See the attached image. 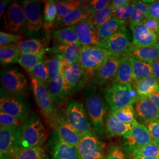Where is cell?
Returning a JSON list of instances; mask_svg holds the SVG:
<instances>
[{
    "instance_id": "obj_56",
    "label": "cell",
    "mask_w": 159,
    "mask_h": 159,
    "mask_svg": "<svg viewBox=\"0 0 159 159\" xmlns=\"http://www.w3.org/2000/svg\"><path fill=\"white\" fill-rule=\"evenodd\" d=\"M131 159H157L156 157H144L141 156L137 155H130L129 154V156Z\"/></svg>"
},
{
    "instance_id": "obj_60",
    "label": "cell",
    "mask_w": 159,
    "mask_h": 159,
    "mask_svg": "<svg viewBox=\"0 0 159 159\" xmlns=\"http://www.w3.org/2000/svg\"><path fill=\"white\" fill-rule=\"evenodd\" d=\"M157 159H159V156H157Z\"/></svg>"
},
{
    "instance_id": "obj_49",
    "label": "cell",
    "mask_w": 159,
    "mask_h": 159,
    "mask_svg": "<svg viewBox=\"0 0 159 159\" xmlns=\"http://www.w3.org/2000/svg\"><path fill=\"white\" fill-rule=\"evenodd\" d=\"M146 18L159 21V0L153 1L149 4Z\"/></svg>"
},
{
    "instance_id": "obj_37",
    "label": "cell",
    "mask_w": 159,
    "mask_h": 159,
    "mask_svg": "<svg viewBox=\"0 0 159 159\" xmlns=\"http://www.w3.org/2000/svg\"><path fill=\"white\" fill-rule=\"evenodd\" d=\"M136 3V1H129L125 5L113 9L112 18L128 23L134 11Z\"/></svg>"
},
{
    "instance_id": "obj_53",
    "label": "cell",
    "mask_w": 159,
    "mask_h": 159,
    "mask_svg": "<svg viewBox=\"0 0 159 159\" xmlns=\"http://www.w3.org/2000/svg\"><path fill=\"white\" fill-rule=\"evenodd\" d=\"M153 75L159 83V60L152 62Z\"/></svg>"
},
{
    "instance_id": "obj_23",
    "label": "cell",
    "mask_w": 159,
    "mask_h": 159,
    "mask_svg": "<svg viewBox=\"0 0 159 159\" xmlns=\"http://www.w3.org/2000/svg\"><path fill=\"white\" fill-rule=\"evenodd\" d=\"M48 91L52 102L55 104H61L70 94L66 89V85L61 73L55 79L49 81Z\"/></svg>"
},
{
    "instance_id": "obj_2",
    "label": "cell",
    "mask_w": 159,
    "mask_h": 159,
    "mask_svg": "<svg viewBox=\"0 0 159 159\" xmlns=\"http://www.w3.org/2000/svg\"><path fill=\"white\" fill-rule=\"evenodd\" d=\"M84 92L88 116L95 131L100 136H102L106 113L104 104L101 97L97 94L93 82L89 83Z\"/></svg>"
},
{
    "instance_id": "obj_1",
    "label": "cell",
    "mask_w": 159,
    "mask_h": 159,
    "mask_svg": "<svg viewBox=\"0 0 159 159\" xmlns=\"http://www.w3.org/2000/svg\"><path fill=\"white\" fill-rule=\"evenodd\" d=\"M20 145L24 148L42 147L47 139V133L43 121L37 114L29 115L20 127Z\"/></svg>"
},
{
    "instance_id": "obj_6",
    "label": "cell",
    "mask_w": 159,
    "mask_h": 159,
    "mask_svg": "<svg viewBox=\"0 0 159 159\" xmlns=\"http://www.w3.org/2000/svg\"><path fill=\"white\" fill-rule=\"evenodd\" d=\"M66 117L68 123L79 132L83 137L94 132L89 121L83 103L75 100L68 102Z\"/></svg>"
},
{
    "instance_id": "obj_18",
    "label": "cell",
    "mask_w": 159,
    "mask_h": 159,
    "mask_svg": "<svg viewBox=\"0 0 159 159\" xmlns=\"http://www.w3.org/2000/svg\"><path fill=\"white\" fill-rule=\"evenodd\" d=\"M54 129L64 142L73 146L77 147L83 138L79 132L68 123L66 118L58 114L54 121Z\"/></svg>"
},
{
    "instance_id": "obj_34",
    "label": "cell",
    "mask_w": 159,
    "mask_h": 159,
    "mask_svg": "<svg viewBox=\"0 0 159 159\" xmlns=\"http://www.w3.org/2000/svg\"><path fill=\"white\" fill-rule=\"evenodd\" d=\"M21 55L16 44L0 47V61L2 65L17 63Z\"/></svg>"
},
{
    "instance_id": "obj_14",
    "label": "cell",
    "mask_w": 159,
    "mask_h": 159,
    "mask_svg": "<svg viewBox=\"0 0 159 159\" xmlns=\"http://www.w3.org/2000/svg\"><path fill=\"white\" fill-rule=\"evenodd\" d=\"M75 26L80 44L81 46L100 47L106 41L98 33L96 27L90 20Z\"/></svg>"
},
{
    "instance_id": "obj_48",
    "label": "cell",
    "mask_w": 159,
    "mask_h": 159,
    "mask_svg": "<svg viewBox=\"0 0 159 159\" xmlns=\"http://www.w3.org/2000/svg\"><path fill=\"white\" fill-rule=\"evenodd\" d=\"M106 159H125L122 148L117 144L110 145L106 156Z\"/></svg>"
},
{
    "instance_id": "obj_31",
    "label": "cell",
    "mask_w": 159,
    "mask_h": 159,
    "mask_svg": "<svg viewBox=\"0 0 159 159\" xmlns=\"http://www.w3.org/2000/svg\"><path fill=\"white\" fill-rule=\"evenodd\" d=\"M128 23L111 18L107 22L97 28L100 35L105 40H107L122 28L127 26Z\"/></svg>"
},
{
    "instance_id": "obj_38",
    "label": "cell",
    "mask_w": 159,
    "mask_h": 159,
    "mask_svg": "<svg viewBox=\"0 0 159 159\" xmlns=\"http://www.w3.org/2000/svg\"><path fill=\"white\" fill-rule=\"evenodd\" d=\"M120 121L131 124L137 121L136 119V112L133 105H129L111 112Z\"/></svg>"
},
{
    "instance_id": "obj_61",
    "label": "cell",
    "mask_w": 159,
    "mask_h": 159,
    "mask_svg": "<svg viewBox=\"0 0 159 159\" xmlns=\"http://www.w3.org/2000/svg\"><path fill=\"white\" fill-rule=\"evenodd\" d=\"M128 159H131L130 158V157H128Z\"/></svg>"
},
{
    "instance_id": "obj_33",
    "label": "cell",
    "mask_w": 159,
    "mask_h": 159,
    "mask_svg": "<svg viewBox=\"0 0 159 159\" xmlns=\"http://www.w3.org/2000/svg\"><path fill=\"white\" fill-rule=\"evenodd\" d=\"M57 10V22H61L63 18L67 16L70 12L79 8L82 2L78 0L54 1Z\"/></svg>"
},
{
    "instance_id": "obj_46",
    "label": "cell",
    "mask_w": 159,
    "mask_h": 159,
    "mask_svg": "<svg viewBox=\"0 0 159 159\" xmlns=\"http://www.w3.org/2000/svg\"><path fill=\"white\" fill-rule=\"evenodd\" d=\"M25 120V119H24ZM24 120L18 119L8 114L0 111V125L1 127H20Z\"/></svg>"
},
{
    "instance_id": "obj_8",
    "label": "cell",
    "mask_w": 159,
    "mask_h": 159,
    "mask_svg": "<svg viewBox=\"0 0 159 159\" xmlns=\"http://www.w3.org/2000/svg\"><path fill=\"white\" fill-rule=\"evenodd\" d=\"M0 110L20 119H25L29 116V107L23 98L12 96L4 89H1Z\"/></svg>"
},
{
    "instance_id": "obj_27",
    "label": "cell",
    "mask_w": 159,
    "mask_h": 159,
    "mask_svg": "<svg viewBox=\"0 0 159 159\" xmlns=\"http://www.w3.org/2000/svg\"><path fill=\"white\" fill-rule=\"evenodd\" d=\"M16 45L21 54L44 55L46 52L43 43L38 39L23 40Z\"/></svg>"
},
{
    "instance_id": "obj_20",
    "label": "cell",
    "mask_w": 159,
    "mask_h": 159,
    "mask_svg": "<svg viewBox=\"0 0 159 159\" xmlns=\"http://www.w3.org/2000/svg\"><path fill=\"white\" fill-rule=\"evenodd\" d=\"M121 58L111 55L95 73L96 83L102 86L115 79Z\"/></svg>"
},
{
    "instance_id": "obj_45",
    "label": "cell",
    "mask_w": 159,
    "mask_h": 159,
    "mask_svg": "<svg viewBox=\"0 0 159 159\" xmlns=\"http://www.w3.org/2000/svg\"><path fill=\"white\" fill-rule=\"evenodd\" d=\"M129 154L157 158L159 154V149L155 144L152 143L148 145L137 148Z\"/></svg>"
},
{
    "instance_id": "obj_12",
    "label": "cell",
    "mask_w": 159,
    "mask_h": 159,
    "mask_svg": "<svg viewBox=\"0 0 159 159\" xmlns=\"http://www.w3.org/2000/svg\"><path fill=\"white\" fill-rule=\"evenodd\" d=\"M48 144L52 159H80L77 147L64 142L56 129L51 131Z\"/></svg>"
},
{
    "instance_id": "obj_41",
    "label": "cell",
    "mask_w": 159,
    "mask_h": 159,
    "mask_svg": "<svg viewBox=\"0 0 159 159\" xmlns=\"http://www.w3.org/2000/svg\"><path fill=\"white\" fill-rule=\"evenodd\" d=\"M44 55L21 54L18 63L27 72L30 73L34 67L42 61Z\"/></svg>"
},
{
    "instance_id": "obj_3",
    "label": "cell",
    "mask_w": 159,
    "mask_h": 159,
    "mask_svg": "<svg viewBox=\"0 0 159 159\" xmlns=\"http://www.w3.org/2000/svg\"><path fill=\"white\" fill-rule=\"evenodd\" d=\"M104 94L111 112L134 104L138 97L133 84H113L104 89Z\"/></svg>"
},
{
    "instance_id": "obj_7",
    "label": "cell",
    "mask_w": 159,
    "mask_h": 159,
    "mask_svg": "<svg viewBox=\"0 0 159 159\" xmlns=\"http://www.w3.org/2000/svg\"><path fill=\"white\" fill-rule=\"evenodd\" d=\"M1 78L4 89L12 96H23L29 91V81L24 74L18 69L2 71Z\"/></svg>"
},
{
    "instance_id": "obj_54",
    "label": "cell",
    "mask_w": 159,
    "mask_h": 159,
    "mask_svg": "<svg viewBox=\"0 0 159 159\" xmlns=\"http://www.w3.org/2000/svg\"><path fill=\"white\" fill-rule=\"evenodd\" d=\"M129 1L128 0H114L111 1L110 4L113 9H115L117 8H119L120 7L124 6L125 4H127Z\"/></svg>"
},
{
    "instance_id": "obj_28",
    "label": "cell",
    "mask_w": 159,
    "mask_h": 159,
    "mask_svg": "<svg viewBox=\"0 0 159 159\" xmlns=\"http://www.w3.org/2000/svg\"><path fill=\"white\" fill-rule=\"evenodd\" d=\"M81 47L79 44H61L58 46L57 50L59 52L58 54L63 56L64 63L67 65H71L79 62Z\"/></svg>"
},
{
    "instance_id": "obj_32",
    "label": "cell",
    "mask_w": 159,
    "mask_h": 159,
    "mask_svg": "<svg viewBox=\"0 0 159 159\" xmlns=\"http://www.w3.org/2000/svg\"><path fill=\"white\" fill-rule=\"evenodd\" d=\"M53 36L56 40L63 44H80L75 25L57 30L54 31Z\"/></svg>"
},
{
    "instance_id": "obj_21",
    "label": "cell",
    "mask_w": 159,
    "mask_h": 159,
    "mask_svg": "<svg viewBox=\"0 0 159 159\" xmlns=\"http://www.w3.org/2000/svg\"><path fill=\"white\" fill-rule=\"evenodd\" d=\"M132 44L139 47H153L156 45L157 35L141 23L132 30Z\"/></svg>"
},
{
    "instance_id": "obj_57",
    "label": "cell",
    "mask_w": 159,
    "mask_h": 159,
    "mask_svg": "<svg viewBox=\"0 0 159 159\" xmlns=\"http://www.w3.org/2000/svg\"><path fill=\"white\" fill-rule=\"evenodd\" d=\"M155 47L157 48V50L159 51V36L157 37V41H156Z\"/></svg>"
},
{
    "instance_id": "obj_51",
    "label": "cell",
    "mask_w": 159,
    "mask_h": 159,
    "mask_svg": "<svg viewBox=\"0 0 159 159\" xmlns=\"http://www.w3.org/2000/svg\"><path fill=\"white\" fill-rule=\"evenodd\" d=\"M142 23H143L148 29L150 30H151L154 33L157 35V30H158V27L159 26V21L154 20H151V19H148L145 18L143 20Z\"/></svg>"
},
{
    "instance_id": "obj_11",
    "label": "cell",
    "mask_w": 159,
    "mask_h": 159,
    "mask_svg": "<svg viewBox=\"0 0 159 159\" xmlns=\"http://www.w3.org/2000/svg\"><path fill=\"white\" fill-rule=\"evenodd\" d=\"M153 142V139L143 123H138L123 136V146L125 153H130L137 148H140Z\"/></svg>"
},
{
    "instance_id": "obj_24",
    "label": "cell",
    "mask_w": 159,
    "mask_h": 159,
    "mask_svg": "<svg viewBox=\"0 0 159 159\" xmlns=\"http://www.w3.org/2000/svg\"><path fill=\"white\" fill-rule=\"evenodd\" d=\"M125 58H134L148 62L159 60V51L155 47H139L131 45Z\"/></svg>"
},
{
    "instance_id": "obj_25",
    "label": "cell",
    "mask_w": 159,
    "mask_h": 159,
    "mask_svg": "<svg viewBox=\"0 0 159 159\" xmlns=\"http://www.w3.org/2000/svg\"><path fill=\"white\" fill-rule=\"evenodd\" d=\"M134 79L129 58H121L120 61L113 84H133Z\"/></svg>"
},
{
    "instance_id": "obj_13",
    "label": "cell",
    "mask_w": 159,
    "mask_h": 159,
    "mask_svg": "<svg viewBox=\"0 0 159 159\" xmlns=\"http://www.w3.org/2000/svg\"><path fill=\"white\" fill-rule=\"evenodd\" d=\"M20 127H4L0 129V158L8 159L20 145Z\"/></svg>"
},
{
    "instance_id": "obj_58",
    "label": "cell",
    "mask_w": 159,
    "mask_h": 159,
    "mask_svg": "<svg viewBox=\"0 0 159 159\" xmlns=\"http://www.w3.org/2000/svg\"><path fill=\"white\" fill-rule=\"evenodd\" d=\"M153 143L154 144H155L157 148H159V140H155V141H153Z\"/></svg>"
},
{
    "instance_id": "obj_62",
    "label": "cell",
    "mask_w": 159,
    "mask_h": 159,
    "mask_svg": "<svg viewBox=\"0 0 159 159\" xmlns=\"http://www.w3.org/2000/svg\"></svg>"
},
{
    "instance_id": "obj_10",
    "label": "cell",
    "mask_w": 159,
    "mask_h": 159,
    "mask_svg": "<svg viewBox=\"0 0 159 159\" xmlns=\"http://www.w3.org/2000/svg\"><path fill=\"white\" fill-rule=\"evenodd\" d=\"M77 150L80 159H106L104 144L94 132L82 138Z\"/></svg>"
},
{
    "instance_id": "obj_4",
    "label": "cell",
    "mask_w": 159,
    "mask_h": 159,
    "mask_svg": "<svg viewBox=\"0 0 159 159\" xmlns=\"http://www.w3.org/2000/svg\"><path fill=\"white\" fill-rule=\"evenodd\" d=\"M112 54L98 46H81L79 63L88 76L95 74Z\"/></svg>"
},
{
    "instance_id": "obj_50",
    "label": "cell",
    "mask_w": 159,
    "mask_h": 159,
    "mask_svg": "<svg viewBox=\"0 0 159 159\" xmlns=\"http://www.w3.org/2000/svg\"><path fill=\"white\" fill-rule=\"evenodd\" d=\"M148 127V130L152 137L153 141L159 140V120L154 121L144 124Z\"/></svg>"
},
{
    "instance_id": "obj_39",
    "label": "cell",
    "mask_w": 159,
    "mask_h": 159,
    "mask_svg": "<svg viewBox=\"0 0 159 159\" xmlns=\"http://www.w3.org/2000/svg\"><path fill=\"white\" fill-rule=\"evenodd\" d=\"M57 17V10L54 1H47L44 10V29L48 30L53 26Z\"/></svg>"
},
{
    "instance_id": "obj_55",
    "label": "cell",
    "mask_w": 159,
    "mask_h": 159,
    "mask_svg": "<svg viewBox=\"0 0 159 159\" xmlns=\"http://www.w3.org/2000/svg\"><path fill=\"white\" fill-rule=\"evenodd\" d=\"M9 2V1L7 0H1L0 1V17H2L4 12L5 11L6 6Z\"/></svg>"
},
{
    "instance_id": "obj_30",
    "label": "cell",
    "mask_w": 159,
    "mask_h": 159,
    "mask_svg": "<svg viewBox=\"0 0 159 159\" xmlns=\"http://www.w3.org/2000/svg\"><path fill=\"white\" fill-rule=\"evenodd\" d=\"M129 58L133 68L134 81L141 80L153 75L152 63L134 58Z\"/></svg>"
},
{
    "instance_id": "obj_9",
    "label": "cell",
    "mask_w": 159,
    "mask_h": 159,
    "mask_svg": "<svg viewBox=\"0 0 159 159\" xmlns=\"http://www.w3.org/2000/svg\"><path fill=\"white\" fill-rule=\"evenodd\" d=\"M131 45L130 34L125 26L110 37L100 47L121 59L125 58Z\"/></svg>"
},
{
    "instance_id": "obj_52",
    "label": "cell",
    "mask_w": 159,
    "mask_h": 159,
    "mask_svg": "<svg viewBox=\"0 0 159 159\" xmlns=\"http://www.w3.org/2000/svg\"><path fill=\"white\" fill-rule=\"evenodd\" d=\"M148 97L159 109V87Z\"/></svg>"
},
{
    "instance_id": "obj_19",
    "label": "cell",
    "mask_w": 159,
    "mask_h": 159,
    "mask_svg": "<svg viewBox=\"0 0 159 159\" xmlns=\"http://www.w3.org/2000/svg\"><path fill=\"white\" fill-rule=\"evenodd\" d=\"M23 4L29 31L33 33L39 31L43 23L41 11V4L34 1H24Z\"/></svg>"
},
{
    "instance_id": "obj_47",
    "label": "cell",
    "mask_w": 159,
    "mask_h": 159,
    "mask_svg": "<svg viewBox=\"0 0 159 159\" xmlns=\"http://www.w3.org/2000/svg\"><path fill=\"white\" fill-rule=\"evenodd\" d=\"M23 37L7 33L5 32H0V45L1 46L11 45L12 44H17L22 41Z\"/></svg>"
},
{
    "instance_id": "obj_36",
    "label": "cell",
    "mask_w": 159,
    "mask_h": 159,
    "mask_svg": "<svg viewBox=\"0 0 159 159\" xmlns=\"http://www.w3.org/2000/svg\"><path fill=\"white\" fill-rule=\"evenodd\" d=\"M90 20V17L84 7L80 6L79 8L70 12L67 16L64 17L61 21L62 24L66 26L75 25Z\"/></svg>"
},
{
    "instance_id": "obj_42",
    "label": "cell",
    "mask_w": 159,
    "mask_h": 159,
    "mask_svg": "<svg viewBox=\"0 0 159 159\" xmlns=\"http://www.w3.org/2000/svg\"><path fill=\"white\" fill-rule=\"evenodd\" d=\"M29 73L31 75V78L40 81L48 89L50 79L46 63L43 61H41Z\"/></svg>"
},
{
    "instance_id": "obj_35",
    "label": "cell",
    "mask_w": 159,
    "mask_h": 159,
    "mask_svg": "<svg viewBox=\"0 0 159 159\" xmlns=\"http://www.w3.org/2000/svg\"><path fill=\"white\" fill-rule=\"evenodd\" d=\"M149 4L144 1H136L133 13L129 21V28L133 30L146 18Z\"/></svg>"
},
{
    "instance_id": "obj_5",
    "label": "cell",
    "mask_w": 159,
    "mask_h": 159,
    "mask_svg": "<svg viewBox=\"0 0 159 159\" xmlns=\"http://www.w3.org/2000/svg\"><path fill=\"white\" fill-rule=\"evenodd\" d=\"M31 89L36 102L47 121L51 127H54V121L58 113L49 95L47 87L37 80L31 78Z\"/></svg>"
},
{
    "instance_id": "obj_26",
    "label": "cell",
    "mask_w": 159,
    "mask_h": 159,
    "mask_svg": "<svg viewBox=\"0 0 159 159\" xmlns=\"http://www.w3.org/2000/svg\"><path fill=\"white\" fill-rule=\"evenodd\" d=\"M8 159H48L44 148L43 147L17 148Z\"/></svg>"
},
{
    "instance_id": "obj_22",
    "label": "cell",
    "mask_w": 159,
    "mask_h": 159,
    "mask_svg": "<svg viewBox=\"0 0 159 159\" xmlns=\"http://www.w3.org/2000/svg\"><path fill=\"white\" fill-rule=\"evenodd\" d=\"M139 123L125 124L120 121L111 113L108 114L106 121V133L108 138L124 136Z\"/></svg>"
},
{
    "instance_id": "obj_40",
    "label": "cell",
    "mask_w": 159,
    "mask_h": 159,
    "mask_svg": "<svg viewBox=\"0 0 159 159\" xmlns=\"http://www.w3.org/2000/svg\"><path fill=\"white\" fill-rule=\"evenodd\" d=\"M63 60V56L60 54H57L54 57H51L47 61L46 64L48 71L50 80L55 79L61 74Z\"/></svg>"
},
{
    "instance_id": "obj_59",
    "label": "cell",
    "mask_w": 159,
    "mask_h": 159,
    "mask_svg": "<svg viewBox=\"0 0 159 159\" xmlns=\"http://www.w3.org/2000/svg\"><path fill=\"white\" fill-rule=\"evenodd\" d=\"M157 35H159V26L158 27V30H157Z\"/></svg>"
},
{
    "instance_id": "obj_29",
    "label": "cell",
    "mask_w": 159,
    "mask_h": 159,
    "mask_svg": "<svg viewBox=\"0 0 159 159\" xmlns=\"http://www.w3.org/2000/svg\"><path fill=\"white\" fill-rule=\"evenodd\" d=\"M133 85L140 96H148L159 87V83L153 75L134 81Z\"/></svg>"
},
{
    "instance_id": "obj_17",
    "label": "cell",
    "mask_w": 159,
    "mask_h": 159,
    "mask_svg": "<svg viewBox=\"0 0 159 159\" xmlns=\"http://www.w3.org/2000/svg\"><path fill=\"white\" fill-rule=\"evenodd\" d=\"M4 23L6 29L14 32L22 31L27 23L24 8L17 3H13L6 12Z\"/></svg>"
},
{
    "instance_id": "obj_43",
    "label": "cell",
    "mask_w": 159,
    "mask_h": 159,
    "mask_svg": "<svg viewBox=\"0 0 159 159\" xmlns=\"http://www.w3.org/2000/svg\"><path fill=\"white\" fill-rule=\"evenodd\" d=\"M112 14L113 8L110 2L108 6L102 11L97 12L91 18H90V20L94 27L98 28L110 20L112 18Z\"/></svg>"
},
{
    "instance_id": "obj_15",
    "label": "cell",
    "mask_w": 159,
    "mask_h": 159,
    "mask_svg": "<svg viewBox=\"0 0 159 159\" xmlns=\"http://www.w3.org/2000/svg\"><path fill=\"white\" fill-rule=\"evenodd\" d=\"M61 73L64 78L66 89L70 94L78 88L80 84L84 83L88 77L79 62L67 65L63 60Z\"/></svg>"
},
{
    "instance_id": "obj_44",
    "label": "cell",
    "mask_w": 159,
    "mask_h": 159,
    "mask_svg": "<svg viewBox=\"0 0 159 159\" xmlns=\"http://www.w3.org/2000/svg\"><path fill=\"white\" fill-rule=\"evenodd\" d=\"M111 1L106 0H92L89 1H83L84 6L86 12L89 14L90 18H91L97 12L102 11L105 7L110 4Z\"/></svg>"
},
{
    "instance_id": "obj_16",
    "label": "cell",
    "mask_w": 159,
    "mask_h": 159,
    "mask_svg": "<svg viewBox=\"0 0 159 159\" xmlns=\"http://www.w3.org/2000/svg\"><path fill=\"white\" fill-rule=\"evenodd\" d=\"M134 104L136 116L143 124L159 120V109L148 97L138 96Z\"/></svg>"
}]
</instances>
